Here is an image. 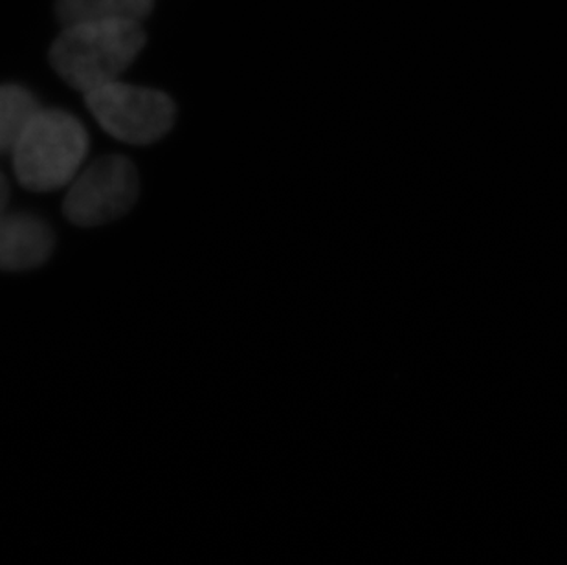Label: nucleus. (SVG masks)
Segmentation results:
<instances>
[{
	"instance_id": "5",
	"label": "nucleus",
	"mask_w": 567,
	"mask_h": 565,
	"mask_svg": "<svg viewBox=\"0 0 567 565\" xmlns=\"http://www.w3.org/2000/svg\"><path fill=\"white\" fill-rule=\"evenodd\" d=\"M54 251V232L32 214L0 215V270L41 267Z\"/></svg>"
},
{
	"instance_id": "7",
	"label": "nucleus",
	"mask_w": 567,
	"mask_h": 565,
	"mask_svg": "<svg viewBox=\"0 0 567 565\" xmlns=\"http://www.w3.org/2000/svg\"><path fill=\"white\" fill-rule=\"evenodd\" d=\"M39 109L38 97L24 86L0 85V155L13 151Z\"/></svg>"
},
{
	"instance_id": "1",
	"label": "nucleus",
	"mask_w": 567,
	"mask_h": 565,
	"mask_svg": "<svg viewBox=\"0 0 567 565\" xmlns=\"http://www.w3.org/2000/svg\"><path fill=\"white\" fill-rule=\"evenodd\" d=\"M138 21H86L64 27L50 50V63L75 91H94L118 81L144 49Z\"/></svg>"
},
{
	"instance_id": "4",
	"label": "nucleus",
	"mask_w": 567,
	"mask_h": 565,
	"mask_svg": "<svg viewBox=\"0 0 567 565\" xmlns=\"http://www.w3.org/2000/svg\"><path fill=\"white\" fill-rule=\"evenodd\" d=\"M138 193L133 162L122 155L103 156L75 176L64 197V217L78 226L107 225L133 208Z\"/></svg>"
},
{
	"instance_id": "8",
	"label": "nucleus",
	"mask_w": 567,
	"mask_h": 565,
	"mask_svg": "<svg viewBox=\"0 0 567 565\" xmlns=\"http://www.w3.org/2000/svg\"><path fill=\"white\" fill-rule=\"evenodd\" d=\"M8 201H10V186H8V181H6V176L0 171V215L6 214Z\"/></svg>"
},
{
	"instance_id": "2",
	"label": "nucleus",
	"mask_w": 567,
	"mask_h": 565,
	"mask_svg": "<svg viewBox=\"0 0 567 565\" xmlns=\"http://www.w3.org/2000/svg\"><path fill=\"white\" fill-rule=\"evenodd\" d=\"M89 151L83 123L61 109H39L17 140L13 170L22 186L52 192L74 181Z\"/></svg>"
},
{
	"instance_id": "6",
	"label": "nucleus",
	"mask_w": 567,
	"mask_h": 565,
	"mask_svg": "<svg viewBox=\"0 0 567 565\" xmlns=\"http://www.w3.org/2000/svg\"><path fill=\"white\" fill-rule=\"evenodd\" d=\"M155 0H55V13L64 27L86 21H142Z\"/></svg>"
},
{
	"instance_id": "3",
	"label": "nucleus",
	"mask_w": 567,
	"mask_h": 565,
	"mask_svg": "<svg viewBox=\"0 0 567 565\" xmlns=\"http://www.w3.org/2000/svg\"><path fill=\"white\" fill-rule=\"evenodd\" d=\"M85 102L96 122L125 144H153L175 123L172 97L145 86L113 81L86 92Z\"/></svg>"
}]
</instances>
